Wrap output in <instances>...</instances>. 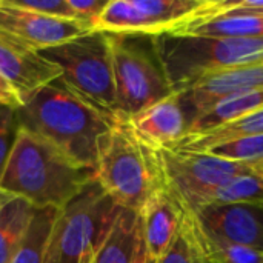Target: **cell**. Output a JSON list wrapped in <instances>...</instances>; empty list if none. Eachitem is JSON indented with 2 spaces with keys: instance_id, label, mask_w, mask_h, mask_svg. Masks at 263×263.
Segmentation results:
<instances>
[{
  "instance_id": "15",
  "label": "cell",
  "mask_w": 263,
  "mask_h": 263,
  "mask_svg": "<svg viewBox=\"0 0 263 263\" xmlns=\"http://www.w3.org/2000/svg\"><path fill=\"white\" fill-rule=\"evenodd\" d=\"M183 214L185 210L165 186L148 199L140 217L146 250L151 257L159 260L166 253L180 230Z\"/></svg>"
},
{
  "instance_id": "32",
  "label": "cell",
  "mask_w": 263,
  "mask_h": 263,
  "mask_svg": "<svg viewBox=\"0 0 263 263\" xmlns=\"http://www.w3.org/2000/svg\"><path fill=\"white\" fill-rule=\"evenodd\" d=\"M2 3H3V0H0V6H2Z\"/></svg>"
},
{
  "instance_id": "18",
  "label": "cell",
  "mask_w": 263,
  "mask_h": 263,
  "mask_svg": "<svg viewBox=\"0 0 263 263\" xmlns=\"http://www.w3.org/2000/svg\"><path fill=\"white\" fill-rule=\"evenodd\" d=\"M260 108H263V89L230 94L217 100L206 111L197 116L190 125V131L186 136L202 134V133L216 129L222 125L237 120Z\"/></svg>"
},
{
  "instance_id": "10",
  "label": "cell",
  "mask_w": 263,
  "mask_h": 263,
  "mask_svg": "<svg viewBox=\"0 0 263 263\" xmlns=\"http://www.w3.org/2000/svg\"><path fill=\"white\" fill-rule=\"evenodd\" d=\"M0 31L34 51H42L85 35L92 29L79 20L57 18L18 9L3 0L0 6Z\"/></svg>"
},
{
  "instance_id": "5",
  "label": "cell",
  "mask_w": 263,
  "mask_h": 263,
  "mask_svg": "<svg viewBox=\"0 0 263 263\" xmlns=\"http://www.w3.org/2000/svg\"><path fill=\"white\" fill-rule=\"evenodd\" d=\"M62 71L57 82L79 100L117 120L112 49L108 32L91 31L66 43L37 51Z\"/></svg>"
},
{
  "instance_id": "13",
  "label": "cell",
  "mask_w": 263,
  "mask_h": 263,
  "mask_svg": "<svg viewBox=\"0 0 263 263\" xmlns=\"http://www.w3.org/2000/svg\"><path fill=\"white\" fill-rule=\"evenodd\" d=\"M254 89H263V63L206 74L182 92H177V96L191 125L197 116L206 111L217 100L234 92Z\"/></svg>"
},
{
  "instance_id": "30",
  "label": "cell",
  "mask_w": 263,
  "mask_h": 263,
  "mask_svg": "<svg viewBox=\"0 0 263 263\" xmlns=\"http://www.w3.org/2000/svg\"><path fill=\"white\" fill-rule=\"evenodd\" d=\"M11 199H14V197H11V196H8L6 193H3V191H0V211L3 210V206L11 200Z\"/></svg>"
},
{
  "instance_id": "6",
  "label": "cell",
  "mask_w": 263,
  "mask_h": 263,
  "mask_svg": "<svg viewBox=\"0 0 263 263\" xmlns=\"http://www.w3.org/2000/svg\"><path fill=\"white\" fill-rule=\"evenodd\" d=\"M120 211L97 180H91L59 210L45 263H89Z\"/></svg>"
},
{
  "instance_id": "26",
  "label": "cell",
  "mask_w": 263,
  "mask_h": 263,
  "mask_svg": "<svg viewBox=\"0 0 263 263\" xmlns=\"http://www.w3.org/2000/svg\"><path fill=\"white\" fill-rule=\"evenodd\" d=\"M5 3L18 9L39 12L49 17L77 20V15L69 5V0H5Z\"/></svg>"
},
{
  "instance_id": "17",
  "label": "cell",
  "mask_w": 263,
  "mask_h": 263,
  "mask_svg": "<svg viewBox=\"0 0 263 263\" xmlns=\"http://www.w3.org/2000/svg\"><path fill=\"white\" fill-rule=\"evenodd\" d=\"M185 35L205 39H237L262 37L263 17L257 15H214L194 17L180 28L171 31Z\"/></svg>"
},
{
  "instance_id": "29",
  "label": "cell",
  "mask_w": 263,
  "mask_h": 263,
  "mask_svg": "<svg viewBox=\"0 0 263 263\" xmlns=\"http://www.w3.org/2000/svg\"><path fill=\"white\" fill-rule=\"evenodd\" d=\"M0 105L11 106L15 109L20 106V100L17 99L15 92L9 88V85L5 82V79L2 76H0Z\"/></svg>"
},
{
  "instance_id": "31",
  "label": "cell",
  "mask_w": 263,
  "mask_h": 263,
  "mask_svg": "<svg viewBox=\"0 0 263 263\" xmlns=\"http://www.w3.org/2000/svg\"><path fill=\"white\" fill-rule=\"evenodd\" d=\"M145 263H159V262H157V259H154V257H151V256L148 254V257H146V262Z\"/></svg>"
},
{
  "instance_id": "19",
  "label": "cell",
  "mask_w": 263,
  "mask_h": 263,
  "mask_svg": "<svg viewBox=\"0 0 263 263\" xmlns=\"http://www.w3.org/2000/svg\"><path fill=\"white\" fill-rule=\"evenodd\" d=\"M253 136H263V108L256 109L227 125H222L216 129H211L202 134L186 136L173 146H179V148H185V149L197 151V153H205L210 148L220 145L223 142H230V140L242 139V137H253Z\"/></svg>"
},
{
  "instance_id": "12",
  "label": "cell",
  "mask_w": 263,
  "mask_h": 263,
  "mask_svg": "<svg viewBox=\"0 0 263 263\" xmlns=\"http://www.w3.org/2000/svg\"><path fill=\"white\" fill-rule=\"evenodd\" d=\"M60 74L59 66L0 31V76L15 92L20 105L55 82Z\"/></svg>"
},
{
  "instance_id": "16",
  "label": "cell",
  "mask_w": 263,
  "mask_h": 263,
  "mask_svg": "<svg viewBox=\"0 0 263 263\" xmlns=\"http://www.w3.org/2000/svg\"><path fill=\"white\" fill-rule=\"evenodd\" d=\"M146 257L140 213L122 208L109 234L89 263H145Z\"/></svg>"
},
{
  "instance_id": "11",
  "label": "cell",
  "mask_w": 263,
  "mask_h": 263,
  "mask_svg": "<svg viewBox=\"0 0 263 263\" xmlns=\"http://www.w3.org/2000/svg\"><path fill=\"white\" fill-rule=\"evenodd\" d=\"M194 216L206 236L263 253V203L211 205Z\"/></svg>"
},
{
  "instance_id": "3",
  "label": "cell",
  "mask_w": 263,
  "mask_h": 263,
  "mask_svg": "<svg viewBox=\"0 0 263 263\" xmlns=\"http://www.w3.org/2000/svg\"><path fill=\"white\" fill-rule=\"evenodd\" d=\"M94 179L120 208L137 213L165 186L159 149L143 143L125 119L99 142Z\"/></svg>"
},
{
  "instance_id": "1",
  "label": "cell",
  "mask_w": 263,
  "mask_h": 263,
  "mask_svg": "<svg viewBox=\"0 0 263 263\" xmlns=\"http://www.w3.org/2000/svg\"><path fill=\"white\" fill-rule=\"evenodd\" d=\"M15 117L20 129L43 139L91 170H96L99 142L116 123L79 100L57 80L22 103Z\"/></svg>"
},
{
  "instance_id": "7",
  "label": "cell",
  "mask_w": 263,
  "mask_h": 263,
  "mask_svg": "<svg viewBox=\"0 0 263 263\" xmlns=\"http://www.w3.org/2000/svg\"><path fill=\"white\" fill-rule=\"evenodd\" d=\"M109 39L119 119H129L174 94L153 35L109 34Z\"/></svg>"
},
{
  "instance_id": "4",
  "label": "cell",
  "mask_w": 263,
  "mask_h": 263,
  "mask_svg": "<svg viewBox=\"0 0 263 263\" xmlns=\"http://www.w3.org/2000/svg\"><path fill=\"white\" fill-rule=\"evenodd\" d=\"M153 40L174 94L206 74L263 63V35L205 39L163 32Z\"/></svg>"
},
{
  "instance_id": "14",
  "label": "cell",
  "mask_w": 263,
  "mask_h": 263,
  "mask_svg": "<svg viewBox=\"0 0 263 263\" xmlns=\"http://www.w3.org/2000/svg\"><path fill=\"white\" fill-rule=\"evenodd\" d=\"M125 120L134 134L154 149H163L179 143L190 129L188 117L177 94H171Z\"/></svg>"
},
{
  "instance_id": "20",
  "label": "cell",
  "mask_w": 263,
  "mask_h": 263,
  "mask_svg": "<svg viewBox=\"0 0 263 263\" xmlns=\"http://www.w3.org/2000/svg\"><path fill=\"white\" fill-rule=\"evenodd\" d=\"M234 203H263V166L242 173L210 191L202 199L197 211L211 205Z\"/></svg>"
},
{
  "instance_id": "21",
  "label": "cell",
  "mask_w": 263,
  "mask_h": 263,
  "mask_svg": "<svg viewBox=\"0 0 263 263\" xmlns=\"http://www.w3.org/2000/svg\"><path fill=\"white\" fill-rule=\"evenodd\" d=\"M35 208L23 199H11L0 211V263H12Z\"/></svg>"
},
{
  "instance_id": "25",
  "label": "cell",
  "mask_w": 263,
  "mask_h": 263,
  "mask_svg": "<svg viewBox=\"0 0 263 263\" xmlns=\"http://www.w3.org/2000/svg\"><path fill=\"white\" fill-rule=\"evenodd\" d=\"M202 237L211 263H263V253L260 251L210 237L203 231Z\"/></svg>"
},
{
  "instance_id": "22",
  "label": "cell",
  "mask_w": 263,
  "mask_h": 263,
  "mask_svg": "<svg viewBox=\"0 0 263 263\" xmlns=\"http://www.w3.org/2000/svg\"><path fill=\"white\" fill-rule=\"evenodd\" d=\"M57 213V208H37L34 211L12 263H45Z\"/></svg>"
},
{
  "instance_id": "23",
  "label": "cell",
  "mask_w": 263,
  "mask_h": 263,
  "mask_svg": "<svg viewBox=\"0 0 263 263\" xmlns=\"http://www.w3.org/2000/svg\"><path fill=\"white\" fill-rule=\"evenodd\" d=\"M159 263H211L203 247L202 230L193 213L185 210L177 236Z\"/></svg>"
},
{
  "instance_id": "2",
  "label": "cell",
  "mask_w": 263,
  "mask_h": 263,
  "mask_svg": "<svg viewBox=\"0 0 263 263\" xmlns=\"http://www.w3.org/2000/svg\"><path fill=\"white\" fill-rule=\"evenodd\" d=\"M91 180L94 170L76 163L51 143L18 128L0 191L29 202L35 210H60Z\"/></svg>"
},
{
  "instance_id": "8",
  "label": "cell",
  "mask_w": 263,
  "mask_h": 263,
  "mask_svg": "<svg viewBox=\"0 0 263 263\" xmlns=\"http://www.w3.org/2000/svg\"><path fill=\"white\" fill-rule=\"evenodd\" d=\"M165 188L183 210L196 213L202 199L230 179L259 168L179 146L159 149Z\"/></svg>"
},
{
  "instance_id": "27",
  "label": "cell",
  "mask_w": 263,
  "mask_h": 263,
  "mask_svg": "<svg viewBox=\"0 0 263 263\" xmlns=\"http://www.w3.org/2000/svg\"><path fill=\"white\" fill-rule=\"evenodd\" d=\"M18 131L15 108L0 105V179Z\"/></svg>"
},
{
  "instance_id": "24",
  "label": "cell",
  "mask_w": 263,
  "mask_h": 263,
  "mask_svg": "<svg viewBox=\"0 0 263 263\" xmlns=\"http://www.w3.org/2000/svg\"><path fill=\"white\" fill-rule=\"evenodd\" d=\"M205 153H210L213 156L231 162L263 166V136L242 137V139L223 142L220 145L210 148Z\"/></svg>"
},
{
  "instance_id": "9",
  "label": "cell",
  "mask_w": 263,
  "mask_h": 263,
  "mask_svg": "<svg viewBox=\"0 0 263 263\" xmlns=\"http://www.w3.org/2000/svg\"><path fill=\"white\" fill-rule=\"evenodd\" d=\"M206 3V0H109L94 31L159 35L197 17Z\"/></svg>"
},
{
  "instance_id": "28",
  "label": "cell",
  "mask_w": 263,
  "mask_h": 263,
  "mask_svg": "<svg viewBox=\"0 0 263 263\" xmlns=\"http://www.w3.org/2000/svg\"><path fill=\"white\" fill-rule=\"evenodd\" d=\"M108 2L109 0H69V5L76 12L77 20L88 25L94 31V26L103 9L106 8Z\"/></svg>"
}]
</instances>
